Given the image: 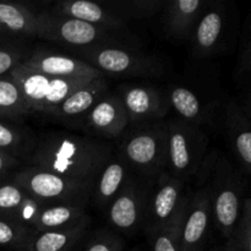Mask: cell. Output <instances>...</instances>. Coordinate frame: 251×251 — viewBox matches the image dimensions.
<instances>
[{
	"label": "cell",
	"instance_id": "obj_37",
	"mask_svg": "<svg viewBox=\"0 0 251 251\" xmlns=\"http://www.w3.org/2000/svg\"><path fill=\"white\" fill-rule=\"evenodd\" d=\"M10 38H11V37L1 36V34H0V44H4V43H7V42H11V41H10Z\"/></svg>",
	"mask_w": 251,
	"mask_h": 251
},
{
	"label": "cell",
	"instance_id": "obj_31",
	"mask_svg": "<svg viewBox=\"0 0 251 251\" xmlns=\"http://www.w3.org/2000/svg\"><path fill=\"white\" fill-rule=\"evenodd\" d=\"M251 71V27L250 20H247L244 25V31L240 37L239 55L235 65L234 78L238 83H245V87L250 85Z\"/></svg>",
	"mask_w": 251,
	"mask_h": 251
},
{
	"label": "cell",
	"instance_id": "obj_36",
	"mask_svg": "<svg viewBox=\"0 0 251 251\" xmlns=\"http://www.w3.org/2000/svg\"><path fill=\"white\" fill-rule=\"evenodd\" d=\"M210 251H240L238 248H235L232 243L229 242H226V244L223 245H218V247L213 248Z\"/></svg>",
	"mask_w": 251,
	"mask_h": 251
},
{
	"label": "cell",
	"instance_id": "obj_27",
	"mask_svg": "<svg viewBox=\"0 0 251 251\" xmlns=\"http://www.w3.org/2000/svg\"><path fill=\"white\" fill-rule=\"evenodd\" d=\"M189 196L178 215L168 225L146 232L150 238V242H151L152 251H180L181 226H183Z\"/></svg>",
	"mask_w": 251,
	"mask_h": 251
},
{
	"label": "cell",
	"instance_id": "obj_30",
	"mask_svg": "<svg viewBox=\"0 0 251 251\" xmlns=\"http://www.w3.org/2000/svg\"><path fill=\"white\" fill-rule=\"evenodd\" d=\"M28 198V194L20 188L16 183L10 180L0 183V217H6L15 220L17 212L25 201Z\"/></svg>",
	"mask_w": 251,
	"mask_h": 251
},
{
	"label": "cell",
	"instance_id": "obj_29",
	"mask_svg": "<svg viewBox=\"0 0 251 251\" xmlns=\"http://www.w3.org/2000/svg\"><path fill=\"white\" fill-rule=\"evenodd\" d=\"M36 230L11 218L0 217V247L15 251H31Z\"/></svg>",
	"mask_w": 251,
	"mask_h": 251
},
{
	"label": "cell",
	"instance_id": "obj_22",
	"mask_svg": "<svg viewBox=\"0 0 251 251\" xmlns=\"http://www.w3.org/2000/svg\"><path fill=\"white\" fill-rule=\"evenodd\" d=\"M169 107L173 108L179 119L202 129V126L212 123V108L207 107L198 96L186 87L176 86L169 88L168 96Z\"/></svg>",
	"mask_w": 251,
	"mask_h": 251
},
{
	"label": "cell",
	"instance_id": "obj_12",
	"mask_svg": "<svg viewBox=\"0 0 251 251\" xmlns=\"http://www.w3.org/2000/svg\"><path fill=\"white\" fill-rule=\"evenodd\" d=\"M118 95L126 110L127 126L163 122L171 108L167 96L152 86H120Z\"/></svg>",
	"mask_w": 251,
	"mask_h": 251
},
{
	"label": "cell",
	"instance_id": "obj_19",
	"mask_svg": "<svg viewBox=\"0 0 251 251\" xmlns=\"http://www.w3.org/2000/svg\"><path fill=\"white\" fill-rule=\"evenodd\" d=\"M131 176L132 172L129 167L113 153L93 183L90 200L97 207L105 210Z\"/></svg>",
	"mask_w": 251,
	"mask_h": 251
},
{
	"label": "cell",
	"instance_id": "obj_16",
	"mask_svg": "<svg viewBox=\"0 0 251 251\" xmlns=\"http://www.w3.org/2000/svg\"><path fill=\"white\" fill-rule=\"evenodd\" d=\"M225 126L230 149L239 171L249 176L251 173L250 118L243 112L238 100H229L226 105Z\"/></svg>",
	"mask_w": 251,
	"mask_h": 251
},
{
	"label": "cell",
	"instance_id": "obj_8",
	"mask_svg": "<svg viewBox=\"0 0 251 251\" xmlns=\"http://www.w3.org/2000/svg\"><path fill=\"white\" fill-rule=\"evenodd\" d=\"M88 65L103 76H158L163 69L156 56L129 47H100V48L74 49Z\"/></svg>",
	"mask_w": 251,
	"mask_h": 251
},
{
	"label": "cell",
	"instance_id": "obj_7",
	"mask_svg": "<svg viewBox=\"0 0 251 251\" xmlns=\"http://www.w3.org/2000/svg\"><path fill=\"white\" fill-rule=\"evenodd\" d=\"M10 180L16 183L28 195L46 203H75L87 206L92 186L65 176L27 167L15 171Z\"/></svg>",
	"mask_w": 251,
	"mask_h": 251
},
{
	"label": "cell",
	"instance_id": "obj_14",
	"mask_svg": "<svg viewBox=\"0 0 251 251\" xmlns=\"http://www.w3.org/2000/svg\"><path fill=\"white\" fill-rule=\"evenodd\" d=\"M22 65L42 75L58 78H96L102 74L76 56L37 48L31 50Z\"/></svg>",
	"mask_w": 251,
	"mask_h": 251
},
{
	"label": "cell",
	"instance_id": "obj_39",
	"mask_svg": "<svg viewBox=\"0 0 251 251\" xmlns=\"http://www.w3.org/2000/svg\"><path fill=\"white\" fill-rule=\"evenodd\" d=\"M131 251H140V250H139V249H137V248H135V249H132Z\"/></svg>",
	"mask_w": 251,
	"mask_h": 251
},
{
	"label": "cell",
	"instance_id": "obj_24",
	"mask_svg": "<svg viewBox=\"0 0 251 251\" xmlns=\"http://www.w3.org/2000/svg\"><path fill=\"white\" fill-rule=\"evenodd\" d=\"M36 141L37 134L29 126L0 119V151L25 162L33 151Z\"/></svg>",
	"mask_w": 251,
	"mask_h": 251
},
{
	"label": "cell",
	"instance_id": "obj_32",
	"mask_svg": "<svg viewBox=\"0 0 251 251\" xmlns=\"http://www.w3.org/2000/svg\"><path fill=\"white\" fill-rule=\"evenodd\" d=\"M226 242L232 243L240 251H251V200L249 196H245L239 220L232 235Z\"/></svg>",
	"mask_w": 251,
	"mask_h": 251
},
{
	"label": "cell",
	"instance_id": "obj_35",
	"mask_svg": "<svg viewBox=\"0 0 251 251\" xmlns=\"http://www.w3.org/2000/svg\"><path fill=\"white\" fill-rule=\"evenodd\" d=\"M20 166H22L21 161L0 151V183L7 180L14 171H16L17 167Z\"/></svg>",
	"mask_w": 251,
	"mask_h": 251
},
{
	"label": "cell",
	"instance_id": "obj_23",
	"mask_svg": "<svg viewBox=\"0 0 251 251\" xmlns=\"http://www.w3.org/2000/svg\"><path fill=\"white\" fill-rule=\"evenodd\" d=\"M86 213V206L75 203H47L39 210L32 222L36 233L58 230L80 222Z\"/></svg>",
	"mask_w": 251,
	"mask_h": 251
},
{
	"label": "cell",
	"instance_id": "obj_5",
	"mask_svg": "<svg viewBox=\"0 0 251 251\" xmlns=\"http://www.w3.org/2000/svg\"><path fill=\"white\" fill-rule=\"evenodd\" d=\"M166 171L183 183L195 178L207 154L210 137L201 127L179 118L166 122Z\"/></svg>",
	"mask_w": 251,
	"mask_h": 251
},
{
	"label": "cell",
	"instance_id": "obj_25",
	"mask_svg": "<svg viewBox=\"0 0 251 251\" xmlns=\"http://www.w3.org/2000/svg\"><path fill=\"white\" fill-rule=\"evenodd\" d=\"M0 26L11 37H37L38 12L17 2H0Z\"/></svg>",
	"mask_w": 251,
	"mask_h": 251
},
{
	"label": "cell",
	"instance_id": "obj_34",
	"mask_svg": "<svg viewBox=\"0 0 251 251\" xmlns=\"http://www.w3.org/2000/svg\"><path fill=\"white\" fill-rule=\"evenodd\" d=\"M124 239L110 229H100L87 243L83 251H123Z\"/></svg>",
	"mask_w": 251,
	"mask_h": 251
},
{
	"label": "cell",
	"instance_id": "obj_10",
	"mask_svg": "<svg viewBox=\"0 0 251 251\" xmlns=\"http://www.w3.org/2000/svg\"><path fill=\"white\" fill-rule=\"evenodd\" d=\"M188 196L185 183L174 178L167 171L159 173L152 181L144 229L149 232L168 225L178 215Z\"/></svg>",
	"mask_w": 251,
	"mask_h": 251
},
{
	"label": "cell",
	"instance_id": "obj_17",
	"mask_svg": "<svg viewBox=\"0 0 251 251\" xmlns=\"http://www.w3.org/2000/svg\"><path fill=\"white\" fill-rule=\"evenodd\" d=\"M48 11H50L51 14L81 20L87 24L104 27L108 29L129 32L127 22L110 11L104 4H98L88 0H70V1L64 0L54 4Z\"/></svg>",
	"mask_w": 251,
	"mask_h": 251
},
{
	"label": "cell",
	"instance_id": "obj_9",
	"mask_svg": "<svg viewBox=\"0 0 251 251\" xmlns=\"http://www.w3.org/2000/svg\"><path fill=\"white\" fill-rule=\"evenodd\" d=\"M152 181L153 179L135 174L130 176L122 191L105 208L110 227L127 234L144 228Z\"/></svg>",
	"mask_w": 251,
	"mask_h": 251
},
{
	"label": "cell",
	"instance_id": "obj_15",
	"mask_svg": "<svg viewBox=\"0 0 251 251\" xmlns=\"http://www.w3.org/2000/svg\"><path fill=\"white\" fill-rule=\"evenodd\" d=\"M109 92V86L104 76L93 78L82 87L77 88L68 96L49 117L55 122L69 127H82V123L91 108Z\"/></svg>",
	"mask_w": 251,
	"mask_h": 251
},
{
	"label": "cell",
	"instance_id": "obj_1",
	"mask_svg": "<svg viewBox=\"0 0 251 251\" xmlns=\"http://www.w3.org/2000/svg\"><path fill=\"white\" fill-rule=\"evenodd\" d=\"M112 154L107 141L66 131H47L37 135L33 151L25 163L92 186Z\"/></svg>",
	"mask_w": 251,
	"mask_h": 251
},
{
	"label": "cell",
	"instance_id": "obj_20",
	"mask_svg": "<svg viewBox=\"0 0 251 251\" xmlns=\"http://www.w3.org/2000/svg\"><path fill=\"white\" fill-rule=\"evenodd\" d=\"M207 2L203 0H176L166 2L164 25L167 33L173 38H190Z\"/></svg>",
	"mask_w": 251,
	"mask_h": 251
},
{
	"label": "cell",
	"instance_id": "obj_2",
	"mask_svg": "<svg viewBox=\"0 0 251 251\" xmlns=\"http://www.w3.org/2000/svg\"><path fill=\"white\" fill-rule=\"evenodd\" d=\"M37 38L66 46L71 49L100 48V47H129L135 48L137 39L129 32H119L87 24L69 16L38 12Z\"/></svg>",
	"mask_w": 251,
	"mask_h": 251
},
{
	"label": "cell",
	"instance_id": "obj_18",
	"mask_svg": "<svg viewBox=\"0 0 251 251\" xmlns=\"http://www.w3.org/2000/svg\"><path fill=\"white\" fill-rule=\"evenodd\" d=\"M225 28L226 10L222 4H215L205 10L190 36L194 55L205 58L215 54L222 43Z\"/></svg>",
	"mask_w": 251,
	"mask_h": 251
},
{
	"label": "cell",
	"instance_id": "obj_33",
	"mask_svg": "<svg viewBox=\"0 0 251 251\" xmlns=\"http://www.w3.org/2000/svg\"><path fill=\"white\" fill-rule=\"evenodd\" d=\"M31 49L24 43L7 42L0 44V77L7 75L16 65L24 63Z\"/></svg>",
	"mask_w": 251,
	"mask_h": 251
},
{
	"label": "cell",
	"instance_id": "obj_28",
	"mask_svg": "<svg viewBox=\"0 0 251 251\" xmlns=\"http://www.w3.org/2000/svg\"><path fill=\"white\" fill-rule=\"evenodd\" d=\"M103 4L126 22L151 17L166 6V2L162 0H112Z\"/></svg>",
	"mask_w": 251,
	"mask_h": 251
},
{
	"label": "cell",
	"instance_id": "obj_26",
	"mask_svg": "<svg viewBox=\"0 0 251 251\" xmlns=\"http://www.w3.org/2000/svg\"><path fill=\"white\" fill-rule=\"evenodd\" d=\"M31 115L24 95L10 75L0 77V119L24 124Z\"/></svg>",
	"mask_w": 251,
	"mask_h": 251
},
{
	"label": "cell",
	"instance_id": "obj_4",
	"mask_svg": "<svg viewBox=\"0 0 251 251\" xmlns=\"http://www.w3.org/2000/svg\"><path fill=\"white\" fill-rule=\"evenodd\" d=\"M245 183L242 172L227 157L217 156L210 178L211 217L226 240L232 235L242 213Z\"/></svg>",
	"mask_w": 251,
	"mask_h": 251
},
{
	"label": "cell",
	"instance_id": "obj_38",
	"mask_svg": "<svg viewBox=\"0 0 251 251\" xmlns=\"http://www.w3.org/2000/svg\"><path fill=\"white\" fill-rule=\"evenodd\" d=\"M0 34H1V36L11 37V36H10V34H9V33H7V32H6V31H5V29H4V28H2V27H1V26H0Z\"/></svg>",
	"mask_w": 251,
	"mask_h": 251
},
{
	"label": "cell",
	"instance_id": "obj_21",
	"mask_svg": "<svg viewBox=\"0 0 251 251\" xmlns=\"http://www.w3.org/2000/svg\"><path fill=\"white\" fill-rule=\"evenodd\" d=\"M90 225L91 218L86 215L80 222L71 227L36 233L31 251H74L87 234Z\"/></svg>",
	"mask_w": 251,
	"mask_h": 251
},
{
	"label": "cell",
	"instance_id": "obj_3",
	"mask_svg": "<svg viewBox=\"0 0 251 251\" xmlns=\"http://www.w3.org/2000/svg\"><path fill=\"white\" fill-rule=\"evenodd\" d=\"M117 154L132 174L154 179L166 171V122L127 126L119 137Z\"/></svg>",
	"mask_w": 251,
	"mask_h": 251
},
{
	"label": "cell",
	"instance_id": "obj_13",
	"mask_svg": "<svg viewBox=\"0 0 251 251\" xmlns=\"http://www.w3.org/2000/svg\"><path fill=\"white\" fill-rule=\"evenodd\" d=\"M127 115L118 93L107 92L85 117L81 129L93 139L118 140L126 130Z\"/></svg>",
	"mask_w": 251,
	"mask_h": 251
},
{
	"label": "cell",
	"instance_id": "obj_6",
	"mask_svg": "<svg viewBox=\"0 0 251 251\" xmlns=\"http://www.w3.org/2000/svg\"><path fill=\"white\" fill-rule=\"evenodd\" d=\"M26 100L31 114L49 115L70 93L93 78H58L32 71L22 64L9 73ZM97 78V77H96Z\"/></svg>",
	"mask_w": 251,
	"mask_h": 251
},
{
	"label": "cell",
	"instance_id": "obj_11",
	"mask_svg": "<svg viewBox=\"0 0 251 251\" xmlns=\"http://www.w3.org/2000/svg\"><path fill=\"white\" fill-rule=\"evenodd\" d=\"M212 217L210 206V180L189 194L180 233V251H205Z\"/></svg>",
	"mask_w": 251,
	"mask_h": 251
}]
</instances>
